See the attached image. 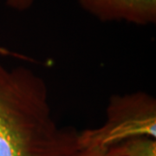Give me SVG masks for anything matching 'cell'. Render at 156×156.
Segmentation results:
<instances>
[{"instance_id": "1", "label": "cell", "mask_w": 156, "mask_h": 156, "mask_svg": "<svg viewBox=\"0 0 156 156\" xmlns=\"http://www.w3.org/2000/svg\"><path fill=\"white\" fill-rule=\"evenodd\" d=\"M82 132L59 125L41 76L0 58V156H92Z\"/></svg>"}, {"instance_id": "2", "label": "cell", "mask_w": 156, "mask_h": 156, "mask_svg": "<svg viewBox=\"0 0 156 156\" xmlns=\"http://www.w3.org/2000/svg\"><path fill=\"white\" fill-rule=\"evenodd\" d=\"M101 127L82 132L85 145L107 148L137 137L155 139V101L143 93L113 98Z\"/></svg>"}, {"instance_id": "3", "label": "cell", "mask_w": 156, "mask_h": 156, "mask_svg": "<svg viewBox=\"0 0 156 156\" xmlns=\"http://www.w3.org/2000/svg\"><path fill=\"white\" fill-rule=\"evenodd\" d=\"M101 22L147 25L156 22V0H76Z\"/></svg>"}, {"instance_id": "4", "label": "cell", "mask_w": 156, "mask_h": 156, "mask_svg": "<svg viewBox=\"0 0 156 156\" xmlns=\"http://www.w3.org/2000/svg\"><path fill=\"white\" fill-rule=\"evenodd\" d=\"M112 156H156L155 139L137 137L106 148Z\"/></svg>"}, {"instance_id": "5", "label": "cell", "mask_w": 156, "mask_h": 156, "mask_svg": "<svg viewBox=\"0 0 156 156\" xmlns=\"http://www.w3.org/2000/svg\"><path fill=\"white\" fill-rule=\"evenodd\" d=\"M34 0H7V5L17 11L28 10L32 5Z\"/></svg>"}, {"instance_id": "6", "label": "cell", "mask_w": 156, "mask_h": 156, "mask_svg": "<svg viewBox=\"0 0 156 156\" xmlns=\"http://www.w3.org/2000/svg\"><path fill=\"white\" fill-rule=\"evenodd\" d=\"M95 156H112L110 155L108 153V151H107L106 148H100L99 151L96 153V154Z\"/></svg>"}]
</instances>
